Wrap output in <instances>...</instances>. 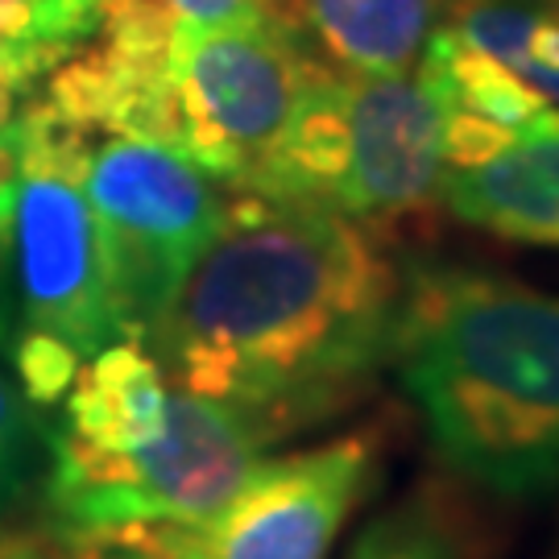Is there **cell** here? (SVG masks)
Returning <instances> with one entry per match:
<instances>
[{"mask_svg": "<svg viewBox=\"0 0 559 559\" xmlns=\"http://www.w3.org/2000/svg\"><path fill=\"white\" fill-rule=\"evenodd\" d=\"M399 299L402 265L369 224L233 191L145 348L166 381L282 440L340 415L390 365Z\"/></svg>", "mask_w": 559, "mask_h": 559, "instance_id": "cell-1", "label": "cell"}, {"mask_svg": "<svg viewBox=\"0 0 559 559\" xmlns=\"http://www.w3.org/2000/svg\"><path fill=\"white\" fill-rule=\"evenodd\" d=\"M390 365L443 468L501 501L559 498V295L411 261Z\"/></svg>", "mask_w": 559, "mask_h": 559, "instance_id": "cell-2", "label": "cell"}, {"mask_svg": "<svg viewBox=\"0 0 559 559\" xmlns=\"http://www.w3.org/2000/svg\"><path fill=\"white\" fill-rule=\"evenodd\" d=\"M440 182L443 129L419 75H344L323 62L245 191L381 224L440 200Z\"/></svg>", "mask_w": 559, "mask_h": 559, "instance_id": "cell-3", "label": "cell"}, {"mask_svg": "<svg viewBox=\"0 0 559 559\" xmlns=\"http://www.w3.org/2000/svg\"><path fill=\"white\" fill-rule=\"evenodd\" d=\"M270 436L245 411L170 390L158 436L133 452H92L50 427L41 498L59 543H108L129 526L203 522L253 473Z\"/></svg>", "mask_w": 559, "mask_h": 559, "instance_id": "cell-4", "label": "cell"}, {"mask_svg": "<svg viewBox=\"0 0 559 559\" xmlns=\"http://www.w3.org/2000/svg\"><path fill=\"white\" fill-rule=\"evenodd\" d=\"M320 67L323 59L282 9L233 25L179 21L166 55V150L228 191H245Z\"/></svg>", "mask_w": 559, "mask_h": 559, "instance_id": "cell-5", "label": "cell"}, {"mask_svg": "<svg viewBox=\"0 0 559 559\" xmlns=\"http://www.w3.org/2000/svg\"><path fill=\"white\" fill-rule=\"evenodd\" d=\"M80 182L100 224L120 336L145 344L233 191L175 150L117 133L87 141Z\"/></svg>", "mask_w": 559, "mask_h": 559, "instance_id": "cell-6", "label": "cell"}, {"mask_svg": "<svg viewBox=\"0 0 559 559\" xmlns=\"http://www.w3.org/2000/svg\"><path fill=\"white\" fill-rule=\"evenodd\" d=\"M17 124L25 150L13 216L17 328L62 340L87 360L124 340L100 224L80 182V162L92 138L67 129L38 100L21 108Z\"/></svg>", "mask_w": 559, "mask_h": 559, "instance_id": "cell-7", "label": "cell"}, {"mask_svg": "<svg viewBox=\"0 0 559 559\" xmlns=\"http://www.w3.org/2000/svg\"><path fill=\"white\" fill-rule=\"evenodd\" d=\"M378 440L340 436L307 452L258 460L203 522H158L112 535L138 559H328L378 477Z\"/></svg>", "mask_w": 559, "mask_h": 559, "instance_id": "cell-8", "label": "cell"}, {"mask_svg": "<svg viewBox=\"0 0 559 559\" xmlns=\"http://www.w3.org/2000/svg\"><path fill=\"white\" fill-rule=\"evenodd\" d=\"M440 200L477 233L559 249V104L535 112L485 158L443 170Z\"/></svg>", "mask_w": 559, "mask_h": 559, "instance_id": "cell-9", "label": "cell"}, {"mask_svg": "<svg viewBox=\"0 0 559 559\" xmlns=\"http://www.w3.org/2000/svg\"><path fill=\"white\" fill-rule=\"evenodd\" d=\"M415 75L440 112L443 129V170L468 166L498 150L510 133L543 112L547 100L531 83H522L493 55L460 38L452 25H440L423 46Z\"/></svg>", "mask_w": 559, "mask_h": 559, "instance_id": "cell-10", "label": "cell"}, {"mask_svg": "<svg viewBox=\"0 0 559 559\" xmlns=\"http://www.w3.org/2000/svg\"><path fill=\"white\" fill-rule=\"evenodd\" d=\"M307 46L344 75H411L443 0H282Z\"/></svg>", "mask_w": 559, "mask_h": 559, "instance_id": "cell-11", "label": "cell"}, {"mask_svg": "<svg viewBox=\"0 0 559 559\" xmlns=\"http://www.w3.org/2000/svg\"><path fill=\"white\" fill-rule=\"evenodd\" d=\"M170 385L141 340H117L80 365L55 436L92 452H133L158 436Z\"/></svg>", "mask_w": 559, "mask_h": 559, "instance_id": "cell-12", "label": "cell"}, {"mask_svg": "<svg viewBox=\"0 0 559 559\" xmlns=\"http://www.w3.org/2000/svg\"><path fill=\"white\" fill-rule=\"evenodd\" d=\"M460 38L493 55L547 104H559V4L543 0H464L452 21Z\"/></svg>", "mask_w": 559, "mask_h": 559, "instance_id": "cell-13", "label": "cell"}, {"mask_svg": "<svg viewBox=\"0 0 559 559\" xmlns=\"http://www.w3.org/2000/svg\"><path fill=\"white\" fill-rule=\"evenodd\" d=\"M50 460V427L21 394L13 369L0 365V522L13 519L41 489Z\"/></svg>", "mask_w": 559, "mask_h": 559, "instance_id": "cell-14", "label": "cell"}, {"mask_svg": "<svg viewBox=\"0 0 559 559\" xmlns=\"http://www.w3.org/2000/svg\"><path fill=\"white\" fill-rule=\"evenodd\" d=\"M344 559H464V547L440 501L411 498L369 522Z\"/></svg>", "mask_w": 559, "mask_h": 559, "instance_id": "cell-15", "label": "cell"}, {"mask_svg": "<svg viewBox=\"0 0 559 559\" xmlns=\"http://www.w3.org/2000/svg\"><path fill=\"white\" fill-rule=\"evenodd\" d=\"M13 378H17L21 394L34 402V406H55L67 399L71 381L80 373V353L62 340L46 336V332H25L17 328L13 336Z\"/></svg>", "mask_w": 559, "mask_h": 559, "instance_id": "cell-16", "label": "cell"}, {"mask_svg": "<svg viewBox=\"0 0 559 559\" xmlns=\"http://www.w3.org/2000/svg\"><path fill=\"white\" fill-rule=\"evenodd\" d=\"M21 170H25L21 124H17V120H9V124H0V240H13V216H17Z\"/></svg>", "mask_w": 559, "mask_h": 559, "instance_id": "cell-17", "label": "cell"}, {"mask_svg": "<svg viewBox=\"0 0 559 559\" xmlns=\"http://www.w3.org/2000/svg\"><path fill=\"white\" fill-rule=\"evenodd\" d=\"M170 9V17L182 25H233L265 13L261 0H162Z\"/></svg>", "mask_w": 559, "mask_h": 559, "instance_id": "cell-18", "label": "cell"}, {"mask_svg": "<svg viewBox=\"0 0 559 559\" xmlns=\"http://www.w3.org/2000/svg\"><path fill=\"white\" fill-rule=\"evenodd\" d=\"M17 336V286H13V240H0V353Z\"/></svg>", "mask_w": 559, "mask_h": 559, "instance_id": "cell-19", "label": "cell"}, {"mask_svg": "<svg viewBox=\"0 0 559 559\" xmlns=\"http://www.w3.org/2000/svg\"><path fill=\"white\" fill-rule=\"evenodd\" d=\"M59 539L55 535H34V531H13L0 526V559H59Z\"/></svg>", "mask_w": 559, "mask_h": 559, "instance_id": "cell-20", "label": "cell"}, {"mask_svg": "<svg viewBox=\"0 0 559 559\" xmlns=\"http://www.w3.org/2000/svg\"><path fill=\"white\" fill-rule=\"evenodd\" d=\"M59 559H138L133 551L112 547V543H59Z\"/></svg>", "mask_w": 559, "mask_h": 559, "instance_id": "cell-21", "label": "cell"}, {"mask_svg": "<svg viewBox=\"0 0 559 559\" xmlns=\"http://www.w3.org/2000/svg\"><path fill=\"white\" fill-rule=\"evenodd\" d=\"M261 4H265V9H278L282 0H261Z\"/></svg>", "mask_w": 559, "mask_h": 559, "instance_id": "cell-22", "label": "cell"}, {"mask_svg": "<svg viewBox=\"0 0 559 559\" xmlns=\"http://www.w3.org/2000/svg\"><path fill=\"white\" fill-rule=\"evenodd\" d=\"M551 559H559V547H556V551H551Z\"/></svg>", "mask_w": 559, "mask_h": 559, "instance_id": "cell-23", "label": "cell"}, {"mask_svg": "<svg viewBox=\"0 0 559 559\" xmlns=\"http://www.w3.org/2000/svg\"><path fill=\"white\" fill-rule=\"evenodd\" d=\"M543 4H559V0H543Z\"/></svg>", "mask_w": 559, "mask_h": 559, "instance_id": "cell-24", "label": "cell"}]
</instances>
